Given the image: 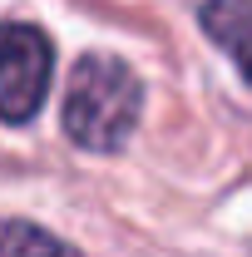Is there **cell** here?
<instances>
[{
    "instance_id": "cell-1",
    "label": "cell",
    "mask_w": 252,
    "mask_h": 257,
    "mask_svg": "<svg viewBox=\"0 0 252 257\" xmlns=\"http://www.w3.org/2000/svg\"><path fill=\"white\" fill-rule=\"evenodd\" d=\"M144 109L139 74L114 55H84L69 74L64 89V134L89 149V154H114L124 144Z\"/></svg>"
},
{
    "instance_id": "cell-2",
    "label": "cell",
    "mask_w": 252,
    "mask_h": 257,
    "mask_svg": "<svg viewBox=\"0 0 252 257\" xmlns=\"http://www.w3.org/2000/svg\"><path fill=\"white\" fill-rule=\"evenodd\" d=\"M55 45L35 25H0V119L25 124L50 94Z\"/></svg>"
},
{
    "instance_id": "cell-3",
    "label": "cell",
    "mask_w": 252,
    "mask_h": 257,
    "mask_svg": "<svg viewBox=\"0 0 252 257\" xmlns=\"http://www.w3.org/2000/svg\"><path fill=\"white\" fill-rule=\"evenodd\" d=\"M203 30L213 45H222L237 69L252 84V0H208L203 5Z\"/></svg>"
},
{
    "instance_id": "cell-4",
    "label": "cell",
    "mask_w": 252,
    "mask_h": 257,
    "mask_svg": "<svg viewBox=\"0 0 252 257\" xmlns=\"http://www.w3.org/2000/svg\"><path fill=\"white\" fill-rule=\"evenodd\" d=\"M0 257H84V252L25 218H0Z\"/></svg>"
}]
</instances>
